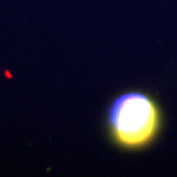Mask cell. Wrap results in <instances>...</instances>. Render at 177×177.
<instances>
[{
    "instance_id": "obj_1",
    "label": "cell",
    "mask_w": 177,
    "mask_h": 177,
    "mask_svg": "<svg viewBox=\"0 0 177 177\" xmlns=\"http://www.w3.org/2000/svg\"><path fill=\"white\" fill-rule=\"evenodd\" d=\"M162 127L161 109L151 95L130 91L115 98L107 110V128L115 145L138 151L151 145Z\"/></svg>"
}]
</instances>
